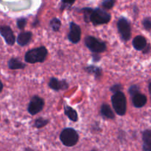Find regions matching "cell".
Returning <instances> with one entry per match:
<instances>
[{"mask_svg": "<svg viewBox=\"0 0 151 151\" xmlns=\"http://www.w3.org/2000/svg\"><path fill=\"white\" fill-rule=\"evenodd\" d=\"M47 56V50L44 47L29 50L25 55V60L29 63H42Z\"/></svg>", "mask_w": 151, "mask_h": 151, "instance_id": "cell-1", "label": "cell"}, {"mask_svg": "<svg viewBox=\"0 0 151 151\" xmlns=\"http://www.w3.org/2000/svg\"><path fill=\"white\" fill-rule=\"evenodd\" d=\"M112 105L114 109L119 116H123L125 114L127 110L126 97L122 91L114 93L111 97Z\"/></svg>", "mask_w": 151, "mask_h": 151, "instance_id": "cell-2", "label": "cell"}, {"mask_svg": "<svg viewBox=\"0 0 151 151\" xmlns=\"http://www.w3.org/2000/svg\"><path fill=\"white\" fill-rule=\"evenodd\" d=\"M60 139L63 145L66 147H73L78 143L79 136L73 128H67L62 131L60 135Z\"/></svg>", "mask_w": 151, "mask_h": 151, "instance_id": "cell-3", "label": "cell"}, {"mask_svg": "<svg viewBox=\"0 0 151 151\" xmlns=\"http://www.w3.org/2000/svg\"><path fill=\"white\" fill-rule=\"evenodd\" d=\"M110 20L111 15L105 10L99 8L92 10L89 17V21H91L94 25L107 24Z\"/></svg>", "mask_w": 151, "mask_h": 151, "instance_id": "cell-4", "label": "cell"}, {"mask_svg": "<svg viewBox=\"0 0 151 151\" xmlns=\"http://www.w3.org/2000/svg\"><path fill=\"white\" fill-rule=\"evenodd\" d=\"M86 47L94 53H100L106 50V45L104 42L92 36H88L85 40Z\"/></svg>", "mask_w": 151, "mask_h": 151, "instance_id": "cell-5", "label": "cell"}, {"mask_svg": "<svg viewBox=\"0 0 151 151\" xmlns=\"http://www.w3.org/2000/svg\"><path fill=\"white\" fill-rule=\"evenodd\" d=\"M117 27L121 38L124 41H128L131 36V25L128 21L125 18H121L117 23Z\"/></svg>", "mask_w": 151, "mask_h": 151, "instance_id": "cell-6", "label": "cell"}, {"mask_svg": "<svg viewBox=\"0 0 151 151\" xmlns=\"http://www.w3.org/2000/svg\"><path fill=\"white\" fill-rule=\"evenodd\" d=\"M44 102L42 98L38 97V96H35L31 99L29 104L28 106V112L30 114L35 115L39 113L42 109L44 108Z\"/></svg>", "mask_w": 151, "mask_h": 151, "instance_id": "cell-7", "label": "cell"}, {"mask_svg": "<svg viewBox=\"0 0 151 151\" xmlns=\"http://www.w3.org/2000/svg\"><path fill=\"white\" fill-rule=\"evenodd\" d=\"M81 37V29L78 24L74 22L70 23V31H69L68 38L74 44L79 42Z\"/></svg>", "mask_w": 151, "mask_h": 151, "instance_id": "cell-8", "label": "cell"}, {"mask_svg": "<svg viewBox=\"0 0 151 151\" xmlns=\"http://www.w3.org/2000/svg\"><path fill=\"white\" fill-rule=\"evenodd\" d=\"M0 33L4 38L6 43L9 45H13L16 41V38L11 28L8 26L0 27Z\"/></svg>", "mask_w": 151, "mask_h": 151, "instance_id": "cell-9", "label": "cell"}, {"mask_svg": "<svg viewBox=\"0 0 151 151\" xmlns=\"http://www.w3.org/2000/svg\"><path fill=\"white\" fill-rule=\"evenodd\" d=\"M50 88L55 91H59L61 89H65L68 87L67 83L65 81H59L57 78H52L49 83Z\"/></svg>", "mask_w": 151, "mask_h": 151, "instance_id": "cell-10", "label": "cell"}, {"mask_svg": "<svg viewBox=\"0 0 151 151\" xmlns=\"http://www.w3.org/2000/svg\"><path fill=\"white\" fill-rule=\"evenodd\" d=\"M132 102L135 107L142 108L147 103V97L145 95L141 94L140 92L137 93L135 95L133 96Z\"/></svg>", "mask_w": 151, "mask_h": 151, "instance_id": "cell-11", "label": "cell"}, {"mask_svg": "<svg viewBox=\"0 0 151 151\" xmlns=\"http://www.w3.org/2000/svg\"><path fill=\"white\" fill-rule=\"evenodd\" d=\"M143 151H151V131L146 130L142 134Z\"/></svg>", "mask_w": 151, "mask_h": 151, "instance_id": "cell-12", "label": "cell"}, {"mask_svg": "<svg viewBox=\"0 0 151 151\" xmlns=\"http://www.w3.org/2000/svg\"><path fill=\"white\" fill-rule=\"evenodd\" d=\"M133 46L137 50H142L147 47V41L143 36L138 35L133 40Z\"/></svg>", "mask_w": 151, "mask_h": 151, "instance_id": "cell-13", "label": "cell"}, {"mask_svg": "<svg viewBox=\"0 0 151 151\" xmlns=\"http://www.w3.org/2000/svg\"><path fill=\"white\" fill-rule=\"evenodd\" d=\"M32 38V33L30 32H24L19 34L17 38V43L20 46H25L27 44Z\"/></svg>", "mask_w": 151, "mask_h": 151, "instance_id": "cell-14", "label": "cell"}, {"mask_svg": "<svg viewBox=\"0 0 151 151\" xmlns=\"http://www.w3.org/2000/svg\"><path fill=\"white\" fill-rule=\"evenodd\" d=\"M8 66L10 69H22L26 66V65L21 62L19 59L13 58L9 60Z\"/></svg>", "mask_w": 151, "mask_h": 151, "instance_id": "cell-15", "label": "cell"}, {"mask_svg": "<svg viewBox=\"0 0 151 151\" xmlns=\"http://www.w3.org/2000/svg\"><path fill=\"white\" fill-rule=\"evenodd\" d=\"M101 114L109 119H114L115 117L113 111L107 104H103L101 107Z\"/></svg>", "mask_w": 151, "mask_h": 151, "instance_id": "cell-16", "label": "cell"}, {"mask_svg": "<svg viewBox=\"0 0 151 151\" xmlns=\"http://www.w3.org/2000/svg\"><path fill=\"white\" fill-rule=\"evenodd\" d=\"M64 112L65 114L73 122H76L78 120V114L76 111L74 110L72 108L69 107L68 106H65L64 107Z\"/></svg>", "mask_w": 151, "mask_h": 151, "instance_id": "cell-17", "label": "cell"}, {"mask_svg": "<svg viewBox=\"0 0 151 151\" xmlns=\"http://www.w3.org/2000/svg\"><path fill=\"white\" fill-rule=\"evenodd\" d=\"M60 25H61L60 21L58 19H56V18H54L53 19H52V21L50 22V26H51L52 29L54 31L59 30V29L60 27Z\"/></svg>", "mask_w": 151, "mask_h": 151, "instance_id": "cell-18", "label": "cell"}, {"mask_svg": "<svg viewBox=\"0 0 151 151\" xmlns=\"http://www.w3.org/2000/svg\"><path fill=\"white\" fill-rule=\"evenodd\" d=\"M49 121L47 119H44L43 118H39V119H36L35 121V123H34V126L37 128H41L45 126L47 123H48Z\"/></svg>", "mask_w": 151, "mask_h": 151, "instance_id": "cell-19", "label": "cell"}, {"mask_svg": "<svg viewBox=\"0 0 151 151\" xmlns=\"http://www.w3.org/2000/svg\"><path fill=\"white\" fill-rule=\"evenodd\" d=\"M86 71L88 72L89 73H92L95 75V76L99 77L100 75H101V71H100V68L95 67L94 66H88V67L86 68Z\"/></svg>", "mask_w": 151, "mask_h": 151, "instance_id": "cell-20", "label": "cell"}, {"mask_svg": "<svg viewBox=\"0 0 151 151\" xmlns=\"http://www.w3.org/2000/svg\"><path fill=\"white\" fill-rule=\"evenodd\" d=\"M115 0H106L103 2V6L106 9H111L114 5Z\"/></svg>", "mask_w": 151, "mask_h": 151, "instance_id": "cell-21", "label": "cell"}, {"mask_svg": "<svg viewBox=\"0 0 151 151\" xmlns=\"http://www.w3.org/2000/svg\"><path fill=\"white\" fill-rule=\"evenodd\" d=\"M26 23H27V20L25 19H24V18L18 19L17 21L18 27H19L20 29H23L24 27H25V25H26Z\"/></svg>", "mask_w": 151, "mask_h": 151, "instance_id": "cell-22", "label": "cell"}, {"mask_svg": "<svg viewBox=\"0 0 151 151\" xmlns=\"http://www.w3.org/2000/svg\"><path fill=\"white\" fill-rule=\"evenodd\" d=\"M129 93L131 96L135 95L137 93H139V87L137 86H132L131 88H129Z\"/></svg>", "mask_w": 151, "mask_h": 151, "instance_id": "cell-23", "label": "cell"}, {"mask_svg": "<svg viewBox=\"0 0 151 151\" xmlns=\"http://www.w3.org/2000/svg\"><path fill=\"white\" fill-rule=\"evenodd\" d=\"M143 26L147 30H150L151 29V21L150 19H146L143 21Z\"/></svg>", "mask_w": 151, "mask_h": 151, "instance_id": "cell-24", "label": "cell"}, {"mask_svg": "<svg viewBox=\"0 0 151 151\" xmlns=\"http://www.w3.org/2000/svg\"><path fill=\"white\" fill-rule=\"evenodd\" d=\"M121 89H122V86L120 85H114L111 87V91H113L114 93H116L121 91Z\"/></svg>", "mask_w": 151, "mask_h": 151, "instance_id": "cell-25", "label": "cell"}, {"mask_svg": "<svg viewBox=\"0 0 151 151\" xmlns=\"http://www.w3.org/2000/svg\"><path fill=\"white\" fill-rule=\"evenodd\" d=\"M75 1V0H62V2H63V4H68V5H72Z\"/></svg>", "mask_w": 151, "mask_h": 151, "instance_id": "cell-26", "label": "cell"}, {"mask_svg": "<svg viewBox=\"0 0 151 151\" xmlns=\"http://www.w3.org/2000/svg\"><path fill=\"white\" fill-rule=\"evenodd\" d=\"M2 88H3V84H2V83H1V80H0V92L1 91Z\"/></svg>", "mask_w": 151, "mask_h": 151, "instance_id": "cell-27", "label": "cell"}, {"mask_svg": "<svg viewBox=\"0 0 151 151\" xmlns=\"http://www.w3.org/2000/svg\"><path fill=\"white\" fill-rule=\"evenodd\" d=\"M149 92H150V97H151V83L149 84Z\"/></svg>", "mask_w": 151, "mask_h": 151, "instance_id": "cell-28", "label": "cell"}, {"mask_svg": "<svg viewBox=\"0 0 151 151\" xmlns=\"http://www.w3.org/2000/svg\"><path fill=\"white\" fill-rule=\"evenodd\" d=\"M24 151H34V150L31 148H26L24 150Z\"/></svg>", "mask_w": 151, "mask_h": 151, "instance_id": "cell-29", "label": "cell"}, {"mask_svg": "<svg viewBox=\"0 0 151 151\" xmlns=\"http://www.w3.org/2000/svg\"><path fill=\"white\" fill-rule=\"evenodd\" d=\"M91 151H97V150H92Z\"/></svg>", "mask_w": 151, "mask_h": 151, "instance_id": "cell-30", "label": "cell"}]
</instances>
